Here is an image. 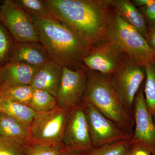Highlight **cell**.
Instances as JSON below:
<instances>
[{
  "label": "cell",
  "instance_id": "22",
  "mask_svg": "<svg viewBox=\"0 0 155 155\" xmlns=\"http://www.w3.org/2000/svg\"><path fill=\"white\" fill-rule=\"evenodd\" d=\"M16 4L28 15L40 18L52 17L45 0H14Z\"/></svg>",
  "mask_w": 155,
  "mask_h": 155
},
{
  "label": "cell",
  "instance_id": "29",
  "mask_svg": "<svg viewBox=\"0 0 155 155\" xmlns=\"http://www.w3.org/2000/svg\"><path fill=\"white\" fill-rule=\"evenodd\" d=\"M131 155H152L148 150L139 146L131 145Z\"/></svg>",
  "mask_w": 155,
  "mask_h": 155
},
{
  "label": "cell",
  "instance_id": "25",
  "mask_svg": "<svg viewBox=\"0 0 155 155\" xmlns=\"http://www.w3.org/2000/svg\"><path fill=\"white\" fill-rule=\"evenodd\" d=\"M29 143L0 135V155H25Z\"/></svg>",
  "mask_w": 155,
  "mask_h": 155
},
{
  "label": "cell",
  "instance_id": "1",
  "mask_svg": "<svg viewBox=\"0 0 155 155\" xmlns=\"http://www.w3.org/2000/svg\"><path fill=\"white\" fill-rule=\"evenodd\" d=\"M52 16L93 47L108 40L111 0H45Z\"/></svg>",
  "mask_w": 155,
  "mask_h": 155
},
{
  "label": "cell",
  "instance_id": "27",
  "mask_svg": "<svg viewBox=\"0 0 155 155\" xmlns=\"http://www.w3.org/2000/svg\"><path fill=\"white\" fill-rule=\"evenodd\" d=\"M146 17L150 21L155 22V0L152 4L145 7L141 8Z\"/></svg>",
  "mask_w": 155,
  "mask_h": 155
},
{
  "label": "cell",
  "instance_id": "21",
  "mask_svg": "<svg viewBox=\"0 0 155 155\" xmlns=\"http://www.w3.org/2000/svg\"><path fill=\"white\" fill-rule=\"evenodd\" d=\"M146 83L144 94L147 107L153 116L155 111V61L144 66Z\"/></svg>",
  "mask_w": 155,
  "mask_h": 155
},
{
  "label": "cell",
  "instance_id": "11",
  "mask_svg": "<svg viewBox=\"0 0 155 155\" xmlns=\"http://www.w3.org/2000/svg\"><path fill=\"white\" fill-rule=\"evenodd\" d=\"M134 129L131 145L139 146L155 155V124L147 107L144 92L140 90L135 97L134 107Z\"/></svg>",
  "mask_w": 155,
  "mask_h": 155
},
{
  "label": "cell",
  "instance_id": "14",
  "mask_svg": "<svg viewBox=\"0 0 155 155\" xmlns=\"http://www.w3.org/2000/svg\"><path fill=\"white\" fill-rule=\"evenodd\" d=\"M63 69V67L50 60L39 69L31 86L35 89L48 92L56 98L61 85Z\"/></svg>",
  "mask_w": 155,
  "mask_h": 155
},
{
  "label": "cell",
  "instance_id": "19",
  "mask_svg": "<svg viewBox=\"0 0 155 155\" xmlns=\"http://www.w3.org/2000/svg\"><path fill=\"white\" fill-rule=\"evenodd\" d=\"M34 90L31 85H2L0 88V98L29 106Z\"/></svg>",
  "mask_w": 155,
  "mask_h": 155
},
{
  "label": "cell",
  "instance_id": "12",
  "mask_svg": "<svg viewBox=\"0 0 155 155\" xmlns=\"http://www.w3.org/2000/svg\"><path fill=\"white\" fill-rule=\"evenodd\" d=\"M125 56L117 45L107 40L93 47L81 62L90 71L110 75L120 67Z\"/></svg>",
  "mask_w": 155,
  "mask_h": 155
},
{
  "label": "cell",
  "instance_id": "3",
  "mask_svg": "<svg viewBox=\"0 0 155 155\" xmlns=\"http://www.w3.org/2000/svg\"><path fill=\"white\" fill-rule=\"evenodd\" d=\"M86 69L87 84L84 101L92 104L121 129L133 134L134 119L119 99L111 83L110 75Z\"/></svg>",
  "mask_w": 155,
  "mask_h": 155
},
{
  "label": "cell",
  "instance_id": "17",
  "mask_svg": "<svg viewBox=\"0 0 155 155\" xmlns=\"http://www.w3.org/2000/svg\"><path fill=\"white\" fill-rule=\"evenodd\" d=\"M0 135L25 142L29 144L33 142L28 126L1 111Z\"/></svg>",
  "mask_w": 155,
  "mask_h": 155
},
{
  "label": "cell",
  "instance_id": "33",
  "mask_svg": "<svg viewBox=\"0 0 155 155\" xmlns=\"http://www.w3.org/2000/svg\"><path fill=\"white\" fill-rule=\"evenodd\" d=\"M2 2L0 1V18H1V13H2V11H1V7H2Z\"/></svg>",
  "mask_w": 155,
  "mask_h": 155
},
{
  "label": "cell",
  "instance_id": "8",
  "mask_svg": "<svg viewBox=\"0 0 155 155\" xmlns=\"http://www.w3.org/2000/svg\"><path fill=\"white\" fill-rule=\"evenodd\" d=\"M0 21L15 41L40 42L36 25L14 0L2 1Z\"/></svg>",
  "mask_w": 155,
  "mask_h": 155
},
{
  "label": "cell",
  "instance_id": "4",
  "mask_svg": "<svg viewBox=\"0 0 155 155\" xmlns=\"http://www.w3.org/2000/svg\"><path fill=\"white\" fill-rule=\"evenodd\" d=\"M107 40L118 46L128 58L142 66L155 61V51L135 28L114 11Z\"/></svg>",
  "mask_w": 155,
  "mask_h": 155
},
{
  "label": "cell",
  "instance_id": "18",
  "mask_svg": "<svg viewBox=\"0 0 155 155\" xmlns=\"http://www.w3.org/2000/svg\"><path fill=\"white\" fill-rule=\"evenodd\" d=\"M0 111L30 127L37 113L29 106L0 98Z\"/></svg>",
  "mask_w": 155,
  "mask_h": 155
},
{
  "label": "cell",
  "instance_id": "20",
  "mask_svg": "<svg viewBox=\"0 0 155 155\" xmlns=\"http://www.w3.org/2000/svg\"><path fill=\"white\" fill-rule=\"evenodd\" d=\"M29 107L37 113L48 112L59 107L55 97L48 92L38 89H35Z\"/></svg>",
  "mask_w": 155,
  "mask_h": 155
},
{
  "label": "cell",
  "instance_id": "10",
  "mask_svg": "<svg viewBox=\"0 0 155 155\" xmlns=\"http://www.w3.org/2000/svg\"><path fill=\"white\" fill-rule=\"evenodd\" d=\"M63 143L67 149L84 153L93 148L83 103L69 112Z\"/></svg>",
  "mask_w": 155,
  "mask_h": 155
},
{
  "label": "cell",
  "instance_id": "31",
  "mask_svg": "<svg viewBox=\"0 0 155 155\" xmlns=\"http://www.w3.org/2000/svg\"><path fill=\"white\" fill-rule=\"evenodd\" d=\"M85 154L86 153L72 151H70L67 149L59 155H85Z\"/></svg>",
  "mask_w": 155,
  "mask_h": 155
},
{
  "label": "cell",
  "instance_id": "15",
  "mask_svg": "<svg viewBox=\"0 0 155 155\" xmlns=\"http://www.w3.org/2000/svg\"><path fill=\"white\" fill-rule=\"evenodd\" d=\"M41 67L30 66L15 61H9L2 67V85H31L35 76Z\"/></svg>",
  "mask_w": 155,
  "mask_h": 155
},
{
  "label": "cell",
  "instance_id": "9",
  "mask_svg": "<svg viewBox=\"0 0 155 155\" xmlns=\"http://www.w3.org/2000/svg\"><path fill=\"white\" fill-rule=\"evenodd\" d=\"M87 72L82 66L72 69L63 67L60 88L56 97L58 106L68 111L83 103L87 84Z\"/></svg>",
  "mask_w": 155,
  "mask_h": 155
},
{
  "label": "cell",
  "instance_id": "35",
  "mask_svg": "<svg viewBox=\"0 0 155 155\" xmlns=\"http://www.w3.org/2000/svg\"><path fill=\"white\" fill-rule=\"evenodd\" d=\"M153 116L154 117V119H155V111L154 114Z\"/></svg>",
  "mask_w": 155,
  "mask_h": 155
},
{
  "label": "cell",
  "instance_id": "7",
  "mask_svg": "<svg viewBox=\"0 0 155 155\" xmlns=\"http://www.w3.org/2000/svg\"><path fill=\"white\" fill-rule=\"evenodd\" d=\"M68 114V111L60 107L48 112L37 113L29 127L32 141L63 143Z\"/></svg>",
  "mask_w": 155,
  "mask_h": 155
},
{
  "label": "cell",
  "instance_id": "16",
  "mask_svg": "<svg viewBox=\"0 0 155 155\" xmlns=\"http://www.w3.org/2000/svg\"><path fill=\"white\" fill-rule=\"evenodd\" d=\"M111 5L118 16L146 38L148 28L145 17L132 2L129 0H111Z\"/></svg>",
  "mask_w": 155,
  "mask_h": 155
},
{
  "label": "cell",
  "instance_id": "24",
  "mask_svg": "<svg viewBox=\"0 0 155 155\" xmlns=\"http://www.w3.org/2000/svg\"><path fill=\"white\" fill-rule=\"evenodd\" d=\"M67 149L63 143L32 142L27 146L25 155H59Z\"/></svg>",
  "mask_w": 155,
  "mask_h": 155
},
{
  "label": "cell",
  "instance_id": "26",
  "mask_svg": "<svg viewBox=\"0 0 155 155\" xmlns=\"http://www.w3.org/2000/svg\"><path fill=\"white\" fill-rule=\"evenodd\" d=\"M15 42L11 34L0 21V67L10 61L11 50Z\"/></svg>",
  "mask_w": 155,
  "mask_h": 155
},
{
  "label": "cell",
  "instance_id": "32",
  "mask_svg": "<svg viewBox=\"0 0 155 155\" xmlns=\"http://www.w3.org/2000/svg\"><path fill=\"white\" fill-rule=\"evenodd\" d=\"M3 84L2 78V67H0V88Z\"/></svg>",
  "mask_w": 155,
  "mask_h": 155
},
{
  "label": "cell",
  "instance_id": "13",
  "mask_svg": "<svg viewBox=\"0 0 155 155\" xmlns=\"http://www.w3.org/2000/svg\"><path fill=\"white\" fill-rule=\"evenodd\" d=\"M50 60L47 50L40 42L15 41L10 57V61L38 67Z\"/></svg>",
  "mask_w": 155,
  "mask_h": 155
},
{
  "label": "cell",
  "instance_id": "30",
  "mask_svg": "<svg viewBox=\"0 0 155 155\" xmlns=\"http://www.w3.org/2000/svg\"><path fill=\"white\" fill-rule=\"evenodd\" d=\"M154 1V0H134L132 2L136 7L141 8L150 5Z\"/></svg>",
  "mask_w": 155,
  "mask_h": 155
},
{
  "label": "cell",
  "instance_id": "5",
  "mask_svg": "<svg viewBox=\"0 0 155 155\" xmlns=\"http://www.w3.org/2000/svg\"><path fill=\"white\" fill-rule=\"evenodd\" d=\"M145 77L144 66L125 56L118 69L110 75V79L119 99L134 118L135 97Z\"/></svg>",
  "mask_w": 155,
  "mask_h": 155
},
{
  "label": "cell",
  "instance_id": "34",
  "mask_svg": "<svg viewBox=\"0 0 155 155\" xmlns=\"http://www.w3.org/2000/svg\"><path fill=\"white\" fill-rule=\"evenodd\" d=\"M125 155H131V153H130V149Z\"/></svg>",
  "mask_w": 155,
  "mask_h": 155
},
{
  "label": "cell",
  "instance_id": "28",
  "mask_svg": "<svg viewBox=\"0 0 155 155\" xmlns=\"http://www.w3.org/2000/svg\"><path fill=\"white\" fill-rule=\"evenodd\" d=\"M145 39L150 47L155 51V23L148 28Z\"/></svg>",
  "mask_w": 155,
  "mask_h": 155
},
{
  "label": "cell",
  "instance_id": "2",
  "mask_svg": "<svg viewBox=\"0 0 155 155\" xmlns=\"http://www.w3.org/2000/svg\"><path fill=\"white\" fill-rule=\"evenodd\" d=\"M28 15L36 25L40 42L51 60L63 67L79 66L93 47L87 41L53 16L40 18Z\"/></svg>",
  "mask_w": 155,
  "mask_h": 155
},
{
  "label": "cell",
  "instance_id": "23",
  "mask_svg": "<svg viewBox=\"0 0 155 155\" xmlns=\"http://www.w3.org/2000/svg\"><path fill=\"white\" fill-rule=\"evenodd\" d=\"M130 140H121L93 148L85 155H125L131 148Z\"/></svg>",
  "mask_w": 155,
  "mask_h": 155
},
{
  "label": "cell",
  "instance_id": "6",
  "mask_svg": "<svg viewBox=\"0 0 155 155\" xmlns=\"http://www.w3.org/2000/svg\"><path fill=\"white\" fill-rule=\"evenodd\" d=\"M83 105L93 148L132 139L133 134L118 127L91 103L84 101Z\"/></svg>",
  "mask_w": 155,
  "mask_h": 155
}]
</instances>
